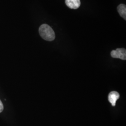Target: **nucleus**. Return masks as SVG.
<instances>
[{
	"label": "nucleus",
	"mask_w": 126,
	"mask_h": 126,
	"mask_svg": "<svg viewBox=\"0 0 126 126\" xmlns=\"http://www.w3.org/2000/svg\"><path fill=\"white\" fill-rule=\"evenodd\" d=\"M120 94L116 91H112L108 95V100L111 103L112 106L114 107L116 104L117 99H119Z\"/></svg>",
	"instance_id": "nucleus-3"
},
{
	"label": "nucleus",
	"mask_w": 126,
	"mask_h": 126,
	"mask_svg": "<svg viewBox=\"0 0 126 126\" xmlns=\"http://www.w3.org/2000/svg\"><path fill=\"white\" fill-rule=\"evenodd\" d=\"M40 36L45 40L52 41L55 38V34L53 29L49 25L44 24L41 25L39 29Z\"/></svg>",
	"instance_id": "nucleus-1"
},
{
	"label": "nucleus",
	"mask_w": 126,
	"mask_h": 126,
	"mask_svg": "<svg viewBox=\"0 0 126 126\" xmlns=\"http://www.w3.org/2000/svg\"><path fill=\"white\" fill-rule=\"evenodd\" d=\"M117 10L122 17L126 20V6L125 5L121 4L119 5L117 7Z\"/></svg>",
	"instance_id": "nucleus-5"
},
{
	"label": "nucleus",
	"mask_w": 126,
	"mask_h": 126,
	"mask_svg": "<svg viewBox=\"0 0 126 126\" xmlns=\"http://www.w3.org/2000/svg\"><path fill=\"white\" fill-rule=\"evenodd\" d=\"M111 56L113 58L121 59L125 60L126 59V50L124 48H118L113 50L111 52Z\"/></svg>",
	"instance_id": "nucleus-2"
},
{
	"label": "nucleus",
	"mask_w": 126,
	"mask_h": 126,
	"mask_svg": "<svg viewBox=\"0 0 126 126\" xmlns=\"http://www.w3.org/2000/svg\"><path fill=\"white\" fill-rule=\"evenodd\" d=\"M3 104L2 103V102L1 101V100H0V113H1L3 110Z\"/></svg>",
	"instance_id": "nucleus-6"
},
{
	"label": "nucleus",
	"mask_w": 126,
	"mask_h": 126,
	"mask_svg": "<svg viewBox=\"0 0 126 126\" xmlns=\"http://www.w3.org/2000/svg\"><path fill=\"white\" fill-rule=\"evenodd\" d=\"M65 4L68 8L72 9H78L81 4L80 0H65Z\"/></svg>",
	"instance_id": "nucleus-4"
}]
</instances>
